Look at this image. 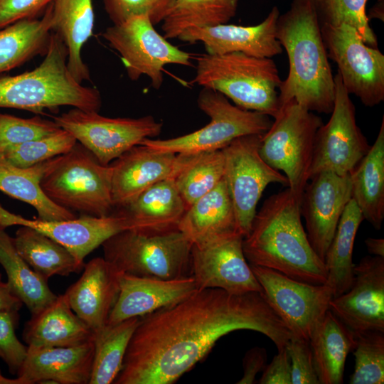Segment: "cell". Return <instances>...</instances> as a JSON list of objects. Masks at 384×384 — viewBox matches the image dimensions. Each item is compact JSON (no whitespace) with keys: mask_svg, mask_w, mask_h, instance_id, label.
I'll return each instance as SVG.
<instances>
[{"mask_svg":"<svg viewBox=\"0 0 384 384\" xmlns=\"http://www.w3.org/2000/svg\"><path fill=\"white\" fill-rule=\"evenodd\" d=\"M251 330L277 351L292 334L262 292L230 294L208 288L140 317L115 384H171L190 370L223 336Z\"/></svg>","mask_w":384,"mask_h":384,"instance_id":"obj_1","label":"cell"},{"mask_svg":"<svg viewBox=\"0 0 384 384\" xmlns=\"http://www.w3.org/2000/svg\"><path fill=\"white\" fill-rule=\"evenodd\" d=\"M300 201L287 188L270 196L256 213L242 250L249 264L289 278L325 284L324 262L312 248L301 221Z\"/></svg>","mask_w":384,"mask_h":384,"instance_id":"obj_2","label":"cell"},{"mask_svg":"<svg viewBox=\"0 0 384 384\" xmlns=\"http://www.w3.org/2000/svg\"><path fill=\"white\" fill-rule=\"evenodd\" d=\"M277 38L287 52L289 72L279 87L280 105L294 100L311 112L330 114L334 76L313 0H294L279 16Z\"/></svg>","mask_w":384,"mask_h":384,"instance_id":"obj_3","label":"cell"},{"mask_svg":"<svg viewBox=\"0 0 384 384\" xmlns=\"http://www.w3.org/2000/svg\"><path fill=\"white\" fill-rule=\"evenodd\" d=\"M100 91L83 86L68 68V51L61 38L52 32L48 50L35 69L16 75L0 77V107L43 113L71 106L98 112Z\"/></svg>","mask_w":384,"mask_h":384,"instance_id":"obj_4","label":"cell"},{"mask_svg":"<svg viewBox=\"0 0 384 384\" xmlns=\"http://www.w3.org/2000/svg\"><path fill=\"white\" fill-rule=\"evenodd\" d=\"M196 72L191 82L215 90L238 107L274 117L280 103L282 80L271 58H260L240 52L196 57Z\"/></svg>","mask_w":384,"mask_h":384,"instance_id":"obj_5","label":"cell"},{"mask_svg":"<svg viewBox=\"0 0 384 384\" xmlns=\"http://www.w3.org/2000/svg\"><path fill=\"white\" fill-rule=\"evenodd\" d=\"M112 169L99 162L77 142L67 153L48 160L41 187L55 204L82 215L105 217L114 208L111 196Z\"/></svg>","mask_w":384,"mask_h":384,"instance_id":"obj_6","label":"cell"},{"mask_svg":"<svg viewBox=\"0 0 384 384\" xmlns=\"http://www.w3.org/2000/svg\"><path fill=\"white\" fill-rule=\"evenodd\" d=\"M104 258L122 273L173 279L191 276V242L179 230L120 231L102 244Z\"/></svg>","mask_w":384,"mask_h":384,"instance_id":"obj_7","label":"cell"},{"mask_svg":"<svg viewBox=\"0 0 384 384\" xmlns=\"http://www.w3.org/2000/svg\"><path fill=\"white\" fill-rule=\"evenodd\" d=\"M273 118L262 136L260 155L271 167L284 173L288 188L301 201L309 181L316 133L322 120L294 100L281 105Z\"/></svg>","mask_w":384,"mask_h":384,"instance_id":"obj_8","label":"cell"},{"mask_svg":"<svg viewBox=\"0 0 384 384\" xmlns=\"http://www.w3.org/2000/svg\"><path fill=\"white\" fill-rule=\"evenodd\" d=\"M197 103L198 107L210 118L206 126L176 138H146L139 144L174 154L217 151L238 137L264 134L272 123L269 115L233 105L223 94L211 89L203 87Z\"/></svg>","mask_w":384,"mask_h":384,"instance_id":"obj_9","label":"cell"},{"mask_svg":"<svg viewBox=\"0 0 384 384\" xmlns=\"http://www.w3.org/2000/svg\"><path fill=\"white\" fill-rule=\"evenodd\" d=\"M102 36L119 54L130 80H137L145 75L156 90L163 83L162 71L166 65L191 66L190 54L160 35L146 15L133 16L113 24Z\"/></svg>","mask_w":384,"mask_h":384,"instance_id":"obj_10","label":"cell"},{"mask_svg":"<svg viewBox=\"0 0 384 384\" xmlns=\"http://www.w3.org/2000/svg\"><path fill=\"white\" fill-rule=\"evenodd\" d=\"M262 134L238 137L222 149L225 183L233 205L238 231L245 238L250 232L259 200L272 183L289 186L285 175L260 156Z\"/></svg>","mask_w":384,"mask_h":384,"instance_id":"obj_11","label":"cell"},{"mask_svg":"<svg viewBox=\"0 0 384 384\" xmlns=\"http://www.w3.org/2000/svg\"><path fill=\"white\" fill-rule=\"evenodd\" d=\"M53 120L105 166L144 139L158 136L163 125L151 115L111 118L76 107Z\"/></svg>","mask_w":384,"mask_h":384,"instance_id":"obj_12","label":"cell"},{"mask_svg":"<svg viewBox=\"0 0 384 384\" xmlns=\"http://www.w3.org/2000/svg\"><path fill=\"white\" fill-rule=\"evenodd\" d=\"M321 33L331 58L338 66L343 85L366 107L384 100V55L366 44L358 31L347 24H321Z\"/></svg>","mask_w":384,"mask_h":384,"instance_id":"obj_13","label":"cell"},{"mask_svg":"<svg viewBox=\"0 0 384 384\" xmlns=\"http://www.w3.org/2000/svg\"><path fill=\"white\" fill-rule=\"evenodd\" d=\"M334 84L331 117L316 133L309 180L322 171L348 176L370 148L356 124L354 105L338 73Z\"/></svg>","mask_w":384,"mask_h":384,"instance_id":"obj_14","label":"cell"},{"mask_svg":"<svg viewBox=\"0 0 384 384\" xmlns=\"http://www.w3.org/2000/svg\"><path fill=\"white\" fill-rule=\"evenodd\" d=\"M263 296L292 334L309 341L329 309L333 298L326 284H312L289 278L273 270L250 264Z\"/></svg>","mask_w":384,"mask_h":384,"instance_id":"obj_15","label":"cell"},{"mask_svg":"<svg viewBox=\"0 0 384 384\" xmlns=\"http://www.w3.org/2000/svg\"><path fill=\"white\" fill-rule=\"evenodd\" d=\"M243 238L240 233L233 232L192 245L191 276L198 290L218 288L233 294L262 292L244 255Z\"/></svg>","mask_w":384,"mask_h":384,"instance_id":"obj_16","label":"cell"},{"mask_svg":"<svg viewBox=\"0 0 384 384\" xmlns=\"http://www.w3.org/2000/svg\"><path fill=\"white\" fill-rule=\"evenodd\" d=\"M329 310L354 334L384 331V257L367 255L355 265L350 289L331 299Z\"/></svg>","mask_w":384,"mask_h":384,"instance_id":"obj_17","label":"cell"},{"mask_svg":"<svg viewBox=\"0 0 384 384\" xmlns=\"http://www.w3.org/2000/svg\"><path fill=\"white\" fill-rule=\"evenodd\" d=\"M306 185L300 201L308 240L324 261L339 219L351 199L348 176L331 171L314 175Z\"/></svg>","mask_w":384,"mask_h":384,"instance_id":"obj_18","label":"cell"},{"mask_svg":"<svg viewBox=\"0 0 384 384\" xmlns=\"http://www.w3.org/2000/svg\"><path fill=\"white\" fill-rule=\"evenodd\" d=\"M28 226L46 235L65 247L80 262L85 257L113 235L134 229L133 222L118 210L105 217L82 215L61 221L29 220L12 213L0 204V226Z\"/></svg>","mask_w":384,"mask_h":384,"instance_id":"obj_19","label":"cell"},{"mask_svg":"<svg viewBox=\"0 0 384 384\" xmlns=\"http://www.w3.org/2000/svg\"><path fill=\"white\" fill-rule=\"evenodd\" d=\"M279 16V9L274 7L262 22L255 26L222 23L194 27L184 31L177 38L190 43H202L210 55L240 52L251 56L272 58L283 50L277 38Z\"/></svg>","mask_w":384,"mask_h":384,"instance_id":"obj_20","label":"cell"},{"mask_svg":"<svg viewBox=\"0 0 384 384\" xmlns=\"http://www.w3.org/2000/svg\"><path fill=\"white\" fill-rule=\"evenodd\" d=\"M178 155L138 144L110 164L114 208L124 207L156 183L174 176Z\"/></svg>","mask_w":384,"mask_h":384,"instance_id":"obj_21","label":"cell"},{"mask_svg":"<svg viewBox=\"0 0 384 384\" xmlns=\"http://www.w3.org/2000/svg\"><path fill=\"white\" fill-rule=\"evenodd\" d=\"M198 290L192 276L163 279L122 272L118 297L107 324L144 316L177 304Z\"/></svg>","mask_w":384,"mask_h":384,"instance_id":"obj_22","label":"cell"},{"mask_svg":"<svg viewBox=\"0 0 384 384\" xmlns=\"http://www.w3.org/2000/svg\"><path fill=\"white\" fill-rule=\"evenodd\" d=\"M93 358V338L71 346L28 347L16 377L23 384H89Z\"/></svg>","mask_w":384,"mask_h":384,"instance_id":"obj_23","label":"cell"},{"mask_svg":"<svg viewBox=\"0 0 384 384\" xmlns=\"http://www.w3.org/2000/svg\"><path fill=\"white\" fill-rule=\"evenodd\" d=\"M121 273L104 257L93 258L65 292L72 310L92 332L107 323L119 292Z\"/></svg>","mask_w":384,"mask_h":384,"instance_id":"obj_24","label":"cell"},{"mask_svg":"<svg viewBox=\"0 0 384 384\" xmlns=\"http://www.w3.org/2000/svg\"><path fill=\"white\" fill-rule=\"evenodd\" d=\"M92 338L93 332L72 310L65 294L31 315L23 331V339L30 348L71 346Z\"/></svg>","mask_w":384,"mask_h":384,"instance_id":"obj_25","label":"cell"},{"mask_svg":"<svg viewBox=\"0 0 384 384\" xmlns=\"http://www.w3.org/2000/svg\"><path fill=\"white\" fill-rule=\"evenodd\" d=\"M177 228L192 245L203 244L225 234L238 232L224 178L185 211Z\"/></svg>","mask_w":384,"mask_h":384,"instance_id":"obj_26","label":"cell"},{"mask_svg":"<svg viewBox=\"0 0 384 384\" xmlns=\"http://www.w3.org/2000/svg\"><path fill=\"white\" fill-rule=\"evenodd\" d=\"M93 0H55L53 2L52 31L62 40L68 51V68L82 83L90 78L81 50L92 35L95 14Z\"/></svg>","mask_w":384,"mask_h":384,"instance_id":"obj_27","label":"cell"},{"mask_svg":"<svg viewBox=\"0 0 384 384\" xmlns=\"http://www.w3.org/2000/svg\"><path fill=\"white\" fill-rule=\"evenodd\" d=\"M115 209L129 218L137 230L163 232L178 229L186 207L171 176L152 185L129 204Z\"/></svg>","mask_w":384,"mask_h":384,"instance_id":"obj_28","label":"cell"},{"mask_svg":"<svg viewBox=\"0 0 384 384\" xmlns=\"http://www.w3.org/2000/svg\"><path fill=\"white\" fill-rule=\"evenodd\" d=\"M53 27V2L41 18H28L0 28V75L45 55Z\"/></svg>","mask_w":384,"mask_h":384,"instance_id":"obj_29","label":"cell"},{"mask_svg":"<svg viewBox=\"0 0 384 384\" xmlns=\"http://www.w3.org/2000/svg\"><path fill=\"white\" fill-rule=\"evenodd\" d=\"M349 177L351 198L363 219L380 230L384 219V117L373 144Z\"/></svg>","mask_w":384,"mask_h":384,"instance_id":"obj_30","label":"cell"},{"mask_svg":"<svg viewBox=\"0 0 384 384\" xmlns=\"http://www.w3.org/2000/svg\"><path fill=\"white\" fill-rule=\"evenodd\" d=\"M309 343L320 384H341L355 335L329 309L314 329Z\"/></svg>","mask_w":384,"mask_h":384,"instance_id":"obj_31","label":"cell"},{"mask_svg":"<svg viewBox=\"0 0 384 384\" xmlns=\"http://www.w3.org/2000/svg\"><path fill=\"white\" fill-rule=\"evenodd\" d=\"M48 160L34 166L21 168L0 157V191L33 206L38 220L61 221L77 218L74 212L53 202L43 193L41 178Z\"/></svg>","mask_w":384,"mask_h":384,"instance_id":"obj_32","label":"cell"},{"mask_svg":"<svg viewBox=\"0 0 384 384\" xmlns=\"http://www.w3.org/2000/svg\"><path fill=\"white\" fill-rule=\"evenodd\" d=\"M13 242L20 256L46 281L54 275L68 276L83 270L85 263L65 247L31 227L20 225Z\"/></svg>","mask_w":384,"mask_h":384,"instance_id":"obj_33","label":"cell"},{"mask_svg":"<svg viewBox=\"0 0 384 384\" xmlns=\"http://www.w3.org/2000/svg\"><path fill=\"white\" fill-rule=\"evenodd\" d=\"M363 220L362 213L351 198L346 205L324 260L326 284L333 297L348 291L353 279V250L355 238Z\"/></svg>","mask_w":384,"mask_h":384,"instance_id":"obj_34","label":"cell"},{"mask_svg":"<svg viewBox=\"0 0 384 384\" xmlns=\"http://www.w3.org/2000/svg\"><path fill=\"white\" fill-rule=\"evenodd\" d=\"M0 265L5 270L11 292L26 306L31 315L38 313L57 297L48 281L34 272L20 256L13 238L1 226Z\"/></svg>","mask_w":384,"mask_h":384,"instance_id":"obj_35","label":"cell"},{"mask_svg":"<svg viewBox=\"0 0 384 384\" xmlns=\"http://www.w3.org/2000/svg\"><path fill=\"white\" fill-rule=\"evenodd\" d=\"M140 317L107 324L93 331L94 358L89 384L113 383L119 373Z\"/></svg>","mask_w":384,"mask_h":384,"instance_id":"obj_36","label":"cell"},{"mask_svg":"<svg viewBox=\"0 0 384 384\" xmlns=\"http://www.w3.org/2000/svg\"><path fill=\"white\" fill-rule=\"evenodd\" d=\"M177 154L179 164L174 178L187 210L222 180L225 159L222 150Z\"/></svg>","mask_w":384,"mask_h":384,"instance_id":"obj_37","label":"cell"},{"mask_svg":"<svg viewBox=\"0 0 384 384\" xmlns=\"http://www.w3.org/2000/svg\"><path fill=\"white\" fill-rule=\"evenodd\" d=\"M239 0H173L162 21L165 38H177L194 27L227 23L237 11Z\"/></svg>","mask_w":384,"mask_h":384,"instance_id":"obj_38","label":"cell"},{"mask_svg":"<svg viewBox=\"0 0 384 384\" xmlns=\"http://www.w3.org/2000/svg\"><path fill=\"white\" fill-rule=\"evenodd\" d=\"M76 143L73 134L60 128L50 134L11 147L0 157L14 166L26 168L64 154Z\"/></svg>","mask_w":384,"mask_h":384,"instance_id":"obj_39","label":"cell"},{"mask_svg":"<svg viewBox=\"0 0 384 384\" xmlns=\"http://www.w3.org/2000/svg\"><path fill=\"white\" fill-rule=\"evenodd\" d=\"M355 335L354 371L351 384L384 383V331H368Z\"/></svg>","mask_w":384,"mask_h":384,"instance_id":"obj_40","label":"cell"},{"mask_svg":"<svg viewBox=\"0 0 384 384\" xmlns=\"http://www.w3.org/2000/svg\"><path fill=\"white\" fill-rule=\"evenodd\" d=\"M313 1L321 25H349L358 31L366 44L377 48V37L366 12L367 0Z\"/></svg>","mask_w":384,"mask_h":384,"instance_id":"obj_41","label":"cell"},{"mask_svg":"<svg viewBox=\"0 0 384 384\" xmlns=\"http://www.w3.org/2000/svg\"><path fill=\"white\" fill-rule=\"evenodd\" d=\"M60 129L54 120L39 116L21 118L0 113V156L11 147L50 134Z\"/></svg>","mask_w":384,"mask_h":384,"instance_id":"obj_42","label":"cell"},{"mask_svg":"<svg viewBox=\"0 0 384 384\" xmlns=\"http://www.w3.org/2000/svg\"><path fill=\"white\" fill-rule=\"evenodd\" d=\"M105 10L114 25L137 15H146L155 26L162 22L173 0H102Z\"/></svg>","mask_w":384,"mask_h":384,"instance_id":"obj_43","label":"cell"},{"mask_svg":"<svg viewBox=\"0 0 384 384\" xmlns=\"http://www.w3.org/2000/svg\"><path fill=\"white\" fill-rule=\"evenodd\" d=\"M18 319V311H0V359L6 363L10 373L16 375L28 351V346L16 334Z\"/></svg>","mask_w":384,"mask_h":384,"instance_id":"obj_44","label":"cell"},{"mask_svg":"<svg viewBox=\"0 0 384 384\" xmlns=\"http://www.w3.org/2000/svg\"><path fill=\"white\" fill-rule=\"evenodd\" d=\"M286 348L291 363L292 384H320L309 341L292 336Z\"/></svg>","mask_w":384,"mask_h":384,"instance_id":"obj_45","label":"cell"},{"mask_svg":"<svg viewBox=\"0 0 384 384\" xmlns=\"http://www.w3.org/2000/svg\"><path fill=\"white\" fill-rule=\"evenodd\" d=\"M55 0H0V28L17 21L36 17Z\"/></svg>","mask_w":384,"mask_h":384,"instance_id":"obj_46","label":"cell"},{"mask_svg":"<svg viewBox=\"0 0 384 384\" xmlns=\"http://www.w3.org/2000/svg\"><path fill=\"white\" fill-rule=\"evenodd\" d=\"M262 371L260 384H292L291 363L286 347L277 351Z\"/></svg>","mask_w":384,"mask_h":384,"instance_id":"obj_47","label":"cell"},{"mask_svg":"<svg viewBox=\"0 0 384 384\" xmlns=\"http://www.w3.org/2000/svg\"><path fill=\"white\" fill-rule=\"evenodd\" d=\"M267 353L265 348L255 346L247 351L242 359L243 374L238 384H252L258 373L265 366Z\"/></svg>","mask_w":384,"mask_h":384,"instance_id":"obj_48","label":"cell"},{"mask_svg":"<svg viewBox=\"0 0 384 384\" xmlns=\"http://www.w3.org/2000/svg\"><path fill=\"white\" fill-rule=\"evenodd\" d=\"M23 303L11 291L6 282L2 280L0 272V311H19Z\"/></svg>","mask_w":384,"mask_h":384,"instance_id":"obj_49","label":"cell"},{"mask_svg":"<svg viewBox=\"0 0 384 384\" xmlns=\"http://www.w3.org/2000/svg\"><path fill=\"white\" fill-rule=\"evenodd\" d=\"M368 252L373 255L384 257V239L368 238L365 240Z\"/></svg>","mask_w":384,"mask_h":384,"instance_id":"obj_50","label":"cell"},{"mask_svg":"<svg viewBox=\"0 0 384 384\" xmlns=\"http://www.w3.org/2000/svg\"><path fill=\"white\" fill-rule=\"evenodd\" d=\"M0 384H23V382L18 378H9L4 376L0 370Z\"/></svg>","mask_w":384,"mask_h":384,"instance_id":"obj_51","label":"cell"}]
</instances>
